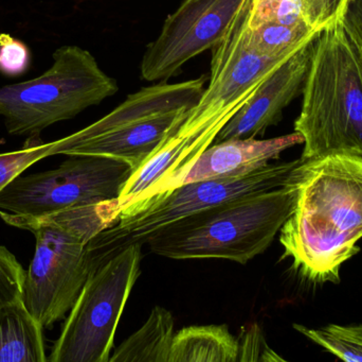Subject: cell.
<instances>
[{"mask_svg":"<svg viewBox=\"0 0 362 362\" xmlns=\"http://www.w3.org/2000/svg\"><path fill=\"white\" fill-rule=\"evenodd\" d=\"M174 335L171 312L156 306L146 322L115 350L110 362H169Z\"/></svg>","mask_w":362,"mask_h":362,"instance_id":"cell-16","label":"cell"},{"mask_svg":"<svg viewBox=\"0 0 362 362\" xmlns=\"http://www.w3.org/2000/svg\"><path fill=\"white\" fill-rule=\"evenodd\" d=\"M142 244H134L95 268L51 350L50 362H110L115 335L141 273Z\"/></svg>","mask_w":362,"mask_h":362,"instance_id":"cell-8","label":"cell"},{"mask_svg":"<svg viewBox=\"0 0 362 362\" xmlns=\"http://www.w3.org/2000/svg\"><path fill=\"white\" fill-rule=\"evenodd\" d=\"M119 216V199L37 217L0 212L6 225L35 236V253L25 271L21 300L44 329L69 314L91 272L100 265L89 242L116 225Z\"/></svg>","mask_w":362,"mask_h":362,"instance_id":"cell-2","label":"cell"},{"mask_svg":"<svg viewBox=\"0 0 362 362\" xmlns=\"http://www.w3.org/2000/svg\"><path fill=\"white\" fill-rule=\"evenodd\" d=\"M133 169L107 157L70 155L59 167L17 176L0 191V212L37 217L119 199Z\"/></svg>","mask_w":362,"mask_h":362,"instance_id":"cell-10","label":"cell"},{"mask_svg":"<svg viewBox=\"0 0 362 362\" xmlns=\"http://www.w3.org/2000/svg\"><path fill=\"white\" fill-rule=\"evenodd\" d=\"M338 19L362 51V0H346Z\"/></svg>","mask_w":362,"mask_h":362,"instance_id":"cell-25","label":"cell"},{"mask_svg":"<svg viewBox=\"0 0 362 362\" xmlns=\"http://www.w3.org/2000/svg\"><path fill=\"white\" fill-rule=\"evenodd\" d=\"M31 63L27 45L8 33L0 34V72L16 77L25 74Z\"/></svg>","mask_w":362,"mask_h":362,"instance_id":"cell-22","label":"cell"},{"mask_svg":"<svg viewBox=\"0 0 362 362\" xmlns=\"http://www.w3.org/2000/svg\"><path fill=\"white\" fill-rule=\"evenodd\" d=\"M282 361L266 344L262 329L257 324H250L238 340V361Z\"/></svg>","mask_w":362,"mask_h":362,"instance_id":"cell-23","label":"cell"},{"mask_svg":"<svg viewBox=\"0 0 362 362\" xmlns=\"http://www.w3.org/2000/svg\"><path fill=\"white\" fill-rule=\"evenodd\" d=\"M346 0H302L304 19L313 30L322 31L337 21Z\"/></svg>","mask_w":362,"mask_h":362,"instance_id":"cell-24","label":"cell"},{"mask_svg":"<svg viewBox=\"0 0 362 362\" xmlns=\"http://www.w3.org/2000/svg\"><path fill=\"white\" fill-rule=\"evenodd\" d=\"M44 327L19 299L0 307V362H47Z\"/></svg>","mask_w":362,"mask_h":362,"instance_id":"cell-14","label":"cell"},{"mask_svg":"<svg viewBox=\"0 0 362 362\" xmlns=\"http://www.w3.org/2000/svg\"><path fill=\"white\" fill-rule=\"evenodd\" d=\"M296 331L346 362H362V325L340 327L331 324L320 329L293 325Z\"/></svg>","mask_w":362,"mask_h":362,"instance_id":"cell-18","label":"cell"},{"mask_svg":"<svg viewBox=\"0 0 362 362\" xmlns=\"http://www.w3.org/2000/svg\"><path fill=\"white\" fill-rule=\"evenodd\" d=\"M206 79L160 81L142 87L88 127L54 142V154L93 155L127 164L135 172L180 127L199 101Z\"/></svg>","mask_w":362,"mask_h":362,"instance_id":"cell-5","label":"cell"},{"mask_svg":"<svg viewBox=\"0 0 362 362\" xmlns=\"http://www.w3.org/2000/svg\"><path fill=\"white\" fill-rule=\"evenodd\" d=\"M238 340L227 325H199L174 335L169 362H236Z\"/></svg>","mask_w":362,"mask_h":362,"instance_id":"cell-15","label":"cell"},{"mask_svg":"<svg viewBox=\"0 0 362 362\" xmlns=\"http://www.w3.org/2000/svg\"><path fill=\"white\" fill-rule=\"evenodd\" d=\"M54 155V142L44 144L40 136L28 137L21 150L0 154V191L36 162Z\"/></svg>","mask_w":362,"mask_h":362,"instance_id":"cell-19","label":"cell"},{"mask_svg":"<svg viewBox=\"0 0 362 362\" xmlns=\"http://www.w3.org/2000/svg\"><path fill=\"white\" fill-rule=\"evenodd\" d=\"M300 162L299 159L270 163L246 176L187 183L155 196L122 210L118 222L93 238L89 248L98 263H103L127 246H144L155 234L181 219L245 196L283 186L291 180Z\"/></svg>","mask_w":362,"mask_h":362,"instance_id":"cell-7","label":"cell"},{"mask_svg":"<svg viewBox=\"0 0 362 362\" xmlns=\"http://www.w3.org/2000/svg\"><path fill=\"white\" fill-rule=\"evenodd\" d=\"M298 166L283 186L181 219L155 234L146 244L155 254L176 261L217 259L245 265L269 248L293 213Z\"/></svg>","mask_w":362,"mask_h":362,"instance_id":"cell-4","label":"cell"},{"mask_svg":"<svg viewBox=\"0 0 362 362\" xmlns=\"http://www.w3.org/2000/svg\"><path fill=\"white\" fill-rule=\"evenodd\" d=\"M319 35L320 32L268 76L252 98L221 129L216 142L255 138L281 120L283 110L303 91Z\"/></svg>","mask_w":362,"mask_h":362,"instance_id":"cell-12","label":"cell"},{"mask_svg":"<svg viewBox=\"0 0 362 362\" xmlns=\"http://www.w3.org/2000/svg\"><path fill=\"white\" fill-rule=\"evenodd\" d=\"M295 132L304 140L300 159L333 154L362 157V51L339 19L320 32L303 87Z\"/></svg>","mask_w":362,"mask_h":362,"instance_id":"cell-3","label":"cell"},{"mask_svg":"<svg viewBox=\"0 0 362 362\" xmlns=\"http://www.w3.org/2000/svg\"><path fill=\"white\" fill-rule=\"evenodd\" d=\"M247 15H236L225 38L213 48L211 76L199 101L178 127L181 137L215 142L228 121L255 95L262 83L296 52L264 57L244 46ZM300 49V48H299Z\"/></svg>","mask_w":362,"mask_h":362,"instance_id":"cell-9","label":"cell"},{"mask_svg":"<svg viewBox=\"0 0 362 362\" xmlns=\"http://www.w3.org/2000/svg\"><path fill=\"white\" fill-rule=\"evenodd\" d=\"M25 270L15 255L0 246V307L21 299Z\"/></svg>","mask_w":362,"mask_h":362,"instance_id":"cell-21","label":"cell"},{"mask_svg":"<svg viewBox=\"0 0 362 362\" xmlns=\"http://www.w3.org/2000/svg\"><path fill=\"white\" fill-rule=\"evenodd\" d=\"M269 23H306L302 0H250L246 27L252 29Z\"/></svg>","mask_w":362,"mask_h":362,"instance_id":"cell-20","label":"cell"},{"mask_svg":"<svg viewBox=\"0 0 362 362\" xmlns=\"http://www.w3.org/2000/svg\"><path fill=\"white\" fill-rule=\"evenodd\" d=\"M295 208L280 230L283 259L310 282H340V268L361 251L362 157L333 154L297 168Z\"/></svg>","mask_w":362,"mask_h":362,"instance_id":"cell-1","label":"cell"},{"mask_svg":"<svg viewBox=\"0 0 362 362\" xmlns=\"http://www.w3.org/2000/svg\"><path fill=\"white\" fill-rule=\"evenodd\" d=\"M249 6H250V0H246L244 4H243L242 8H240V13H242V14H248Z\"/></svg>","mask_w":362,"mask_h":362,"instance_id":"cell-26","label":"cell"},{"mask_svg":"<svg viewBox=\"0 0 362 362\" xmlns=\"http://www.w3.org/2000/svg\"><path fill=\"white\" fill-rule=\"evenodd\" d=\"M247 21V19H246ZM306 23L283 25L269 23L249 29L245 23L243 42L251 52L264 57H281L295 52L318 33Z\"/></svg>","mask_w":362,"mask_h":362,"instance_id":"cell-17","label":"cell"},{"mask_svg":"<svg viewBox=\"0 0 362 362\" xmlns=\"http://www.w3.org/2000/svg\"><path fill=\"white\" fill-rule=\"evenodd\" d=\"M303 142V137L298 132L270 140L232 138L218 142L198 157L181 179L180 186L200 181L246 176L269 165L287 149Z\"/></svg>","mask_w":362,"mask_h":362,"instance_id":"cell-13","label":"cell"},{"mask_svg":"<svg viewBox=\"0 0 362 362\" xmlns=\"http://www.w3.org/2000/svg\"><path fill=\"white\" fill-rule=\"evenodd\" d=\"M246 0H183L148 45L140 74L148 82L167 81L193 57L225 38Z\"/></svg>","mask_w":362,"mask_h":362,"instance_id":"cell-11","label":"cell"},{"mask_svg":"<svg viewBox=\"0 0 362 362\" xmlns=\"http://www.w3.org/2000/svg\"><path fill=\"white\" fill-rule=\"evenodd\" d=\"M53 64L33 80L0 87V116L11 135L40 136L116 95L119 85L95 57L76 45L59 47Z\"/></svg>","mask_w":362,"mask_h":362,"instance_id":"cell-6","label":"cell"}]
</instances>
